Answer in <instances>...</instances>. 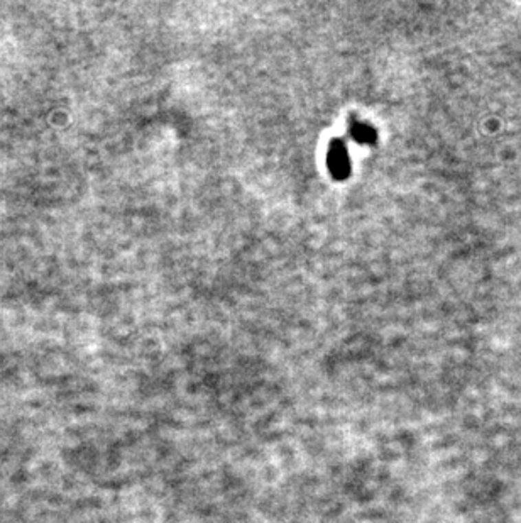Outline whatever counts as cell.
<instances>
[{"label": "cell", "mask_w": 521, "mask_h": 523, "mask_svg": "<svg viewBox=\"0 0 521 523\" xmlns=\"http://www.w3.org/2000/svg\"><path fill=\"white\" fill-rule=\"evenodd\" d=\"M354 138L361 139V141H370L373 139V131L368 126H362V124H357L354 127Z\"/></svg>", "instance_id": "7a4b0ae2"}, {"label": "cell", "mask_w": 521, "mask_h": 523, "mask_svg": "<svg viewBox=\"0 0 521 523\" xmlns=\"http://www.w3.org/2000/svg\"><path fill=\"white\" fill-rule=\"evenodd\" d=\"M329 161H330V168H332V171L335 173V175H339V176L346 175L347 156H346V147H344V145H335L332 147Z\"/></svg>", "instance_id": "6da1fadb"}]
</instances>
